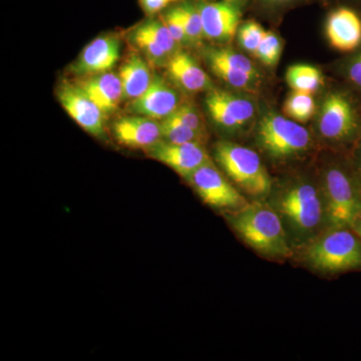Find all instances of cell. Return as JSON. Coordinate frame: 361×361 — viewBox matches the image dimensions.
<instances>
[{
  "label": "cell",
  "mask_w": 361,
  "mask_h": 361,
  "mask_svg": "<svg viewBox=\"0 0 361 361\" xmlns=\"http://www.w3.org/2000/svg\"><path fill=\"white\" fill-rule=\"evenodd\" d=\"M281 218L291 245L310 244L326 226L322 190L306 180H297L280 190L269 202Z\"/></svg>",
  "instance_id": "1"
},
{
  "label": "cell",
  "mask_w": 361,
  "mask_h": 361,
  "mask_svg": "<svg viewBox=\"0 0 361 361\" xmlns=\"http://www.w3.org/2000/svg\"><path fill=\"white\" fill-rule=\"evenodd\" d=\"M228 221L247 245L268 258L290 257L292 248L281 218L269 203L256 201L230 211Z\"/></svg>",
  "instance_id": "2"
},
{
  "label": "cell",
  "mask_w": 361,
  "mask_h": 361,
  "mask_svg": "<svg viewBox=\"0 0 361 361\" xmlns=\"http://www.w3.org/2000/svg\"><path fill=\"white\" fill-rule=\"evenodd\" d=\"M322 190L329 229H353L361 215V185L348 160L330 166L323 176Z\"/></svg>",
  "instance_id": "3"
},
{
  "label": "cell",
  "mask_w": 361,
  "mask_h": 361,
  "mask_svg": "<svg viewBox=\"0 0 361 361\" xmlns=\"http://www.w3.org/2000/svg\"><path fill=\"white\" fill-rule=\"evenodd\" d=\"M313 269L336 274L361 269V239L350 228H332L316 237L304 252Z\"/></svg>",
  "instance_id": "4"
},
{
  "label": "cell",
  "mask_w": 361,
  "mask_h": 361,
  "mask_svg": "<svg viewBox=\"0 0 361 361\" xmlns=\"http://www.w3.org/2000/svg\"><path fill=\"white\" fill-rule=\"evenodd\" d=\"M214 157L227 177L245 193L256 198H265L272 193L269 173L253 149L232 142H218Z\"/></svg>",
  "instance_id": "5"
},
{
  "label": "cell",
  "mask_w": 361,
  "mask_h": 361,
  "mask_svg": "<svg viewBox=\"0 0 361 361\" xmlns=\"http://www.w3.org/2000/svg\"><path fill=\"white\" fill-rule=\"evenodd\" d=\"M348 92H330L322 104L319 132L323 137L336 144L351 147L361 137V104Z\"/></svg>",
  "instance_id": "6"
},
{
  "label": "cell",
  "mask_w": 361,
  "mask_h": 361,
  "mask_svg": "<svg viewBox=\"0 0 361 361\" xmlns=\"http://www.w3.org/2000/svg\"><path fill=\"white\" fill-rule=\"evenodd\" d=\"M257 142L261 149L274 160H287L310 149V132L289 118L269 113L258 123Z\"/></svg>",
  "instance_id": "7"
},
{
  "label": "cell",
  "mask_w": 361,
  "mask_h": 361,
  "mask_svg": "<svg viewBox=\"0 0 361 361\" xmlns=\"http://www.w3.org/2000/svg\"><path fill=\"white\" fill-rule=\"evenodd\" d=\"M187 180L204 203L213 208L234 211L248 204L212 161L195 171Z\"/></svg>",
  "instance_id": "8"
},
{
  "label": "cell",
  "mask_w": 361,
  "mask_h": 361,
  "mask_svg": "<svg viewBox=\"0 0 361 361\" xmlns=\"http://www.w3.org/2000/svg\"><path fill=\"white\" fill-rule=\"evenodd\" d=\"M59 104L85 132L97 137L106 134V115L78 84L63 82L56 90Z\"/></svg>",
  "instance_id": "9"
},
{
  "label": "cell",
  "mask_w": 361,
  "mask_h": 361,
  "mask_svg": "<svg viewBox=\"0 0 361 361\" xmlns=\"http://www.w3.org/2000/svg\"><path fill=\"white\" fill-rule=\"evenodd\" d=\"M204 37L217 44L232 42L241 25L242 6L239 0L199 4Z\"/></svg>",
  "instance_id": "10"
},
{
  "label": "cell",
  "mask_w": 361,
  "mask_h": 361,
  "mask_svg": "<svg viewBox=\"0 0 361 361\" xmlns=\"http://www.w3.org/2000/svg\"><path fill=\"white\" fill-rule=\"evenodd\" d=\"M145 152L149 158L168 166L185 179L211 161L203 142H199L171 144L161 140Z\"/></svg>",
  "instance_id": "11"
},
{
  "label": "cell",
  "mask_w": 361,
  "mask_h": 361,
  "mask_svg": "<svg viewBox=\"0 0 361 361\" xmlns=\"http://www.w3.org/2000/svg\"><path fill=\"white\" fill-rule=\"evenodd\" d=\"M205 103L216 125L227 130L245 127L255 114V106L250 99L224 90H211Z\"/></svg>",
  "instance_id": "12"
},
{
  "label": "cell",
  "mask_w": 361,
  "mask_h": 361,
  "mask_svg": "<svg viewBox=\"0 0 361 361\" xmlns=\"http://www.w3.org/2000/svg\"><path fill=\"white\" fill-rule=\"evenodd\" d=\"M121 40L113 35H101L82 49L71 66L73 75L80 78L111 71L120 58Z\"/></svg>",
  "instance_id": "13"
},
{
  "label": "cell",
  "mask_w": 361,
  "mask_h": 361,
  "mask_svg": "<svg viewBox=\"0 0 361 361\" xmlns=\"http://www.w3.org/2000/svg\"><path fill=\"white\" fill-rule=\"evenodd\" d=\"M180 104L179 94L173 85L160 75H154L149 89L130 102L128 111L130 115L144 116L161 122L172 115Z\"/></svg>",
  "instance_id": "14"
},
{
  "label": "cell",
  "mask_w": 361,
  "mask_h": 361,
  "mask_svg": "<svg viewBox=\"0 0 361 361\" xmlns=\"http://www.w3.org/2000/svg\"><path fill=\"white\" fill-rule=\"evenodd\" d=\"M325 32L336 51L353 54L361 47V13L353 7L336 6L327 16Z\"/></svg>",
  "instance_id": "15"
},
{
  "label": "cell",
  "mask_w": 361,
  "mask_h": 361,
  "mask_svg": "<svg viewBox=\"0 0 361 361\" xmlns=\"http://www.w3.org/2000/svg\"><path fill=\"white\" fill-rule=\"evenodd\" d=\"M113 134L123 146L146 151L161 141V126L158 121L144 116H123L114 123Z\"/></svg>",
  "instance_id": "16"
},
{
  "label": "cell",
  "mask_w": 361,
  "mask_h": 361,
  "mask_svg": "<svg viewBox=\"0 0 361 361\" xmlns=\"http://www.w3.org/2000/svg\"><path fill=\"white\" fill-rule=\"evenodd\" d=\"M77 84L106 116L114 113L123 101L122 84L118 73L106 71L80 78Z\"/></svg>",
  "instance_id": "17"
},
{
  "label": "cell",
  "mask_w": 361,
  "mask_h": 361,
  "mask_svg": "<svg viewBox=\"0 0 361 361\" xmlns=\"http://www.w3.org/2000/svg\"><path fill=\"white\" fill-rule=\"evenodd\" d=\"M169 78L180 90L190 94L213 90L211 78L189 54L179 51L167 66Z\"/></svg>",
  "instance_id": "18"
},
{
  "label": "cell",
  "mask_w": 361,
  "mask_h": 361,
  "mask_svg": "<svg viewBox=\"0 0 361 361\" xmlns=\"http://www.w3.org/2000/svg\"><path fill=\"white\" fill-rule=\"evenodd\" d=\"M118 78L123 90V101L132 102L142 96L153 82L151 66L141 54H132L120 66Z\"/></svg>",
  "instance_id": "19"
},
{
  "label": "cell",
  "mask_w": 361,
  "mask_h": 361,
  "mask_svg": "<svg viewBox=\"0 0 361 361\" xmlns=\"http://www.w3.org/2000/svg\"><path fill=\"white\" fill-rule=\"evenodd\" d=\"M287 85L293 90L313 92L320 89L323 84L322 71L310 65H294L289 66L285 75Z\"/></svg>",
  "instance_id": "20"
},
{
  "label": "cell",
  "mask_w": 361,
  "mask_h": 361,
  "mask_svg": "<svg viewBox=\"0 0 361 361\" xmlns=\"http://www.w3.org/2000/svg\"><path fill=\"white\" fill-rule=\"evenodd\" d=\"M130 40L135 49L141 52L142 58L148 61L149 66L153 68H167L169 61L172 58L140 26L130 33Z\"/></svg>",
  "instance_id": "21"
},
{
  "label": "cell",
  "mask_w": 361,
  "mask_h": 361,
  "mask_svg": "<svg viewBox=\"0 0 361 361\" xmlns=\"http://www.w3.org/2000/svg\"><path fill=\"white\" fill-rule=\"evenodd\" d=\"M161 140L171 144H185V142H204L206 135L204 133L191 129L180 122L174 115H171L161 121Z\"/></svg>",
  "instance_id": "22"
},
{
  "label": "cell",
  "mask_w": 361,
  "mask_h": 361,
  "mask_svg": "<svg viewBox=\"0 0 361 361\" xmlns=\"http://www.w3.org/2000/svg\"><path fill=\"white\" fill-rule=\"evenodd\" d=\"M314 97L311 92L293 90L283 106V111L287 118L299 123L308 122L315 114Z\"/></svg>",
  "instance_id": "23"
},
{
  "label": "cell",
  "mask_w": 361,
  "mask_h": 361,
  "mask_svg": "<svg viewBox=\"0 0 361 361\" xmlns=\"http://www.w3.org/2000/svg\"><path fill=\"white\" fill-rule=\"evenodd\" d=\"M185 30H186L190 44H199L204 37L203 23L199 4L191 1H185L180 6H175Z\"/></svg>",
  "instance_id": "24"
},
{
  "label": "cell",
  "mask_w": 361,
  "mask_h": 361,
  "mask_svg": "<svg viewBox=\"0 0 361 361\" xmlns=\"http://www.w3.org/2000/svg\"><path fill=\"white\" fill-rule=\"evenodd\" d=\"M204 59L219 61V63H224V65L235 68V70L244 71V73H248L251 77L257 78V80L260 77L258 71L256 70L250 59L246 58L243 54L227 49V47H210V49H207L204 52Z\"/></svg>",
  "instance_id": "25"
},
{
  "label": "cell",
  "mask_w": 361,
  "mask_h": 361,
  "mask_svg": "<svg viewBox=\"0 0 361 361\" xmlns=\"http://www.w3.org/2000/svg\"><path fill=\"white\" fill-rule=\"evenodd\" d=\"M207 65L212 71L216 77L222 80L226 84L231 85L235 89L254 90L257 85V78L251 77L244 71L235 70L213 59H205Z\"/></svg>",
  "instance_id": "26"
},
{
  "label": "cell",
  "mask_w": 361,
  "mask_h": 361,
  "mask_svg": "<svg viewBox=\"0 0 361 361\" xmlns=\"http://www.w3.org/2000/svg\"><path fill=\"white\" fill-rule=\"evenodd\" d=\"M147 35H149L157 44L160 45L163 51L167 52L171 58L180 51L182 45L179 44L171 35L167 25L164 23L161 18H149L139 25Z\"/></svg>",
  "instance_id": "27"
},
{
  "label": "cell",
  "mask_w": 361,
  "mask_h": 361,
  "mask_svg": "<svg viewBox=\"0 0 361 361\" xmlns=\"http://www.w3.org/2000/svg\"><path fill=\"white\" fill-rule=\"evenodd\" d=\"M282 54V42L277 35L266 32L265 37L259 44L254 56L266 66L273 68L277 65Z\"/></svg>",
  "instance_id": "28"
},
{
  "label": "cell",
  "mask_w": 361,
  "mask_h": 361,
  "mask_svg": "<svg viewBox=\"0 0 361 361\" xmlns=\"http://www.w3.org/2000/svg\"><path fill=\"white\" fill-rule=\"evenodd\" d=\"M267 30L255 20L242 23L238 30L239 44L245 51L255 54Z\"/></svg>",
  "instance_id": "29"
},
{
  "label": "cell",
  "mask_w": 361,
  "mask_h": 361,
  "mask_svg": "<svg viewBox=\"0 0 361 361\" xmlns=\"http://www.w3.org/2000/svg\"><path fill=\"white\" fill-rule=\"evenodd\" d=\"M176 118H179L180 122L185 123L188 127L191 128L198 132L205 134V127H204L203 118L199 113L198 109L190 102L180 103L177 110L173 113Z\"/></svg>",
  "instance_id": "30"
},
{
  "label": "cell",
  "mask_w": 361,
  "mask_h": 361,
  "mask_svg": "<svg viewBox=\"0 0 361 361\" xmlns=\"http://www.w3.org/2000/svg\"><path fill=\"white\" fill-rule=\"evenodd\" d=\"M161 18L164 23L167 25L171 35L182 47L191 45L190 44L189 39H188L186 30H185L184 25H183L182 21H180L175 7L169 9L167 13H164L161 16Z\"/></svg>",
  "instance_id": "31"
},
{
  "label": "cell",
  "mask_w": 361,
  "mask_h": 361,
  "mask_svg": "<svg viewBox=\"0 0 361 361\" xmlns=\"http://www.w3.org/2000/svg\"><path fill=\"white\" fill-rule=\"evenodd\" d=\"M344 75L350 87L361 94V47L353 52V56L346 61Z\"/></svg>",
  "instance_id": "32"
},
{
  "label": "cell",
  "mask_w": 361,
  "mask_h": 361,
  "mask_svg": "<svg viewBox=\"0 0 361 361\" xmlns=\"http://www.w3.org/2000/svg\"><path fill=\"white\" fill-rule=\"evenodd\" d=\"M348 161L361 185V137L351 147Z\"/></svg>",
  "instance_id": "33"
},
{
  "label": "cell",
  "mask_w": 361,
  "mask_h": 361,
  "mask_svg": "<svg viewBox=\"0 0 361 361\" xmlns=\"http://www.w3.org/2000/svg\"><path fill=\"white\" fill-rule=\"evenodd\" d=\"M304 0H257L259 6L268 11H279L282 9L295 6Z\"/></svg>",
  "instance_id": "34"
},
{
  "label": "cell",
  "mask_w": 361,
  "mask_h": 361,
  "mask_svg": "<svg viewBox=\"0 0 361 361\" xmlns=\"http://www.w3.org/2000/svg\"><path fill=\"white\" fill-rule=\"evenodd\" d=\"M169 4H171V0H140V6L144 13L149 16L160 13Z\"/></svg>",
  "instance_id": "35"
},
{
  "label": "cell",
  "mask_w": 361,
  "mask_h": 361,
  "mask_svg": "<svg viewBox=\"0 0 361 361\" xmlns=\"http://www.w3.org/2000/svg\"><path fill=\"white\" fill-rule=\"evenodd\" d=\"M338 6H348L353 7L361 13V0H339Z\"/></svg>",
  "instance_id": "36"
},
{
  "label": "cell",
  "mask_w": 361,
  "mask_h": 361,
  "mask_svg": "<svg viewBox=\"0 0 361 361\" xmlns=\"http://www.w3.org/2000/svg\"><path fill=\"white\" fill-rule=\"evenodd\" d=\"M353 230L356 233V234L358 235V236H360V238L361 239V215L360 217H358V219L356 220L355 225H353Z\"/></svg>",
  "instance_id": "37"
},
{
  "label": "cell",
  "mask_w": 361,
  "mask_h": 361,
  "mask_svg": "<svg viewBox=\"0 0 361 361\" xmlns=\"http://www.w3.org/2000/svg\"><path fill=\"white\" fill-rule=\"evenodd\" d=\"M178 1V0H171V2Z\"/></svg>",
  "instance_id": "38"
},
{
  "label": "cell",
  "mask_w": 361,
  "mask_h": 361,
  "mask_svg": "<svg viewBox=\"0 0 361 361\" xmlns=\"http://www.w3.org/2000/svg\"><path fill=\"white\" fill-rule=\"evenodd\" d=\"M229 1H232V0H229Z\"/></svg>",
  "instance_id": "39"
}]
</instances>
